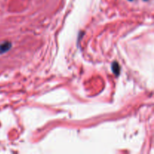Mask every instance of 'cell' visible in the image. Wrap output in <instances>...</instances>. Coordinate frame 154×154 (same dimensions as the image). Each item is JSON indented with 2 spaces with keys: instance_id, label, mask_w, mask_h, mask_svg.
Instances as JSON below:
<instances>
[{
  "instance_id": "7a4b0ae2",
  "label": "cell",
  "mask_w": 154,
  "mask_h": 154,
  "mask_svg": "<svg viewBox=\"0 0 154 154\" xmlns=\"http://www.w3.org/2000/svg\"><path fill=\"white\" fill-rule=\"evenodd\" d=\"M112 70H113V72H114V74L115 75L118 76V75H120V65H119V63H116V62H114V63H113V64H112Z\"/></svg>"
},
{
  "instance_id": "3957f363",
  "label": "cell",
  "mask_w": 154,
  "mask_h": 154,
  "mask_svg": "<svg viewBox=\"0 0 154 154\" xmlns=\"http://www.w3.org/2000/svg\"><path fill=\"white\" fill-rule=\"evenodd\" d=\"M129 1H133V0H129Z\"/></svg>"
},
{
  "instance_id": "6da1fadb",
  "label": "cell",
  "mask_w": 154,
  "mask_h": 154,
  "mask_svg": "<svg viewBox=\"0 0 154 154\" xmlns=\"http://www.w3.org/2000/svg\"><path fill=\"white\" fill-rule=\"evenodd\" d=\"M11 48V43L9 42H5L0 44V54H2L8 51Z\"/></svg>"
}]
</instances>
